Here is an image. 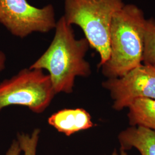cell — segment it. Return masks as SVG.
<instances>
[{"label": "cell", "instance_id": "cell-4", "mask_svg": "<svg viewBox=\"0 0 155 155\" xmlns=\"http://www.w3.org/2000/svg\"><path fill=\"white\" fill-rule=\"evenodd\" d=\"M55 94L48 74L41 69L25 68L0 83V111L9 106L21 105L40 113L50 105Z\"/></svg>", "mask_w": 155, "mask_h": 155}, {"label": "cell", "instance_id": "cell-10", "mask_svg": "<svg viewBox=\"0 0 155 155\" xmlns=\"http://www.w3.org/2000/svg\"><path fill=\"white\" fill-rule=\"evenodd\" d=\"M40 132L36 129L31 135L18 134L17 140L13 141L6 155H36Z\"/></svg>", "mask_w": 155, "mask_h": 155}, {"label": "cell", "instance_id": "cell-6", "mask_svg": "<svg viewBox=\"0 0 155 155\" xmlns=\"http://www.w3.org/2000/svg\"><path fill=\"white\" fill-rule=\"evenodd\" d=\"M102 84L110 91L116 110L129 107L139 98L155 99V66L142 64L121 77L109 78Z\"/></svg>", "mask_w": 155, "mask_h": 155}, {"label": "cell", "instance_id": "cell-1", "mask_svg": "<svg viewBox=\"0 0 155 155\" xmlns=\"http://www.w3.org/2000/svg\"><path fill=\"white\" fill-rule=\"evenodd\" d=\"M55 33L45 53L30 68L49 72L55 93H71L77 77H88L91 67L84 59L89 50L86 39H77L72 25L62 16L56 22Z\"/></svg>", "mask_w": 155, "mask_h": 155}, {"label": "cell", "instance_id": "cell-8", "mask_svg": "<svg viewBox=\"0 0 155 155\" xmlns=\"http://www.w3.org/2000/svg\"><path fill=\"white\" fill-rule=\"evenodd\" d=\"M121 150L134 148L141 155H155V132L146 127H129L118 136Z\"/></svg>", "mask_w": 155, "mask_h": 155}, {"label": "cell", "instance_id": "cell-5", "mask_svg": "<svg viewBox=\"0 0 155 155\" xmlns=\"http://www.w3.org/2000/svg\"><path fill=\"white\" fill-rule=\"evenodd\" d=\"M54 7L41 8L27 0H0V23L14 36L24 38L33 32L47 33L56 25Z\"/></svg>", "mask_w": 155, "mask_h": 155}, {"label": "cell", "instance_id": "cell-13", "mask_svg": "<svg viewBox=\"0 0 155 155\" xmlns=\"http://www.w3.org/2000/svg\"><path fill=\"white\" fill-rule=\"evenodd\" d=\"M112 155H118L117 152H116V150H115L113 153ZM120 155H129V154H127V153L126 152V151L125 150H120Z\"/></svg>", "mask_w": 155, "mask_h": 155}, {"label": "cell", "instance_id": "cell-11", "mask_svg": "<svg viewBox=\"0 0 155 155\" xmlns=\"http://www.w3.org/2000/svg\"><path fill=\"white\" fill-rule=\"evenodd\" d=\"M143 61L145 64L155 66V20L153 18L147 20Z\"/></svg>", "mask_w": 155, "mask_h": 155}, {"label": "cell", "instance_id": "cell-9", "mask_svg": "<svg viewBox=\"0 0 155 155\" xmlns=\"http://www.w3.org/2000/svg\"><path fill=\"white\" fill-rule=\"evenodd\" d=\"M130 124L155 130V99L139 98L128 107Z\"/></svg>", "mask_w": 155, "mask_h": 155}, {"label": "cell", "instance_id": "cell-7", "mask_svg": "<svg viewBox=\"0 0 155 155\" xmlns=\"http://www.w3.org/2000/svg\"><path fill=\"white\" fill-rule=\"evenodd\" d=\"M48 122L58 131L67 136L94 125L89 113L81 108L58 111L49 117Z\"/></svg>", "mask_w": 155, "mask_h": 155}, {"label": "cell", "instance_id": "cell-2", "mask_svg": "<svg viewBox=\"0 0 155 155\" xmlns=\"http://www.w3.org/2000/svg\"><path fill=\"white\" fill-rule=\"evenodd\" d=\"M147 20L143 11L132 4H125L114 15L110 56L100 67L105 77H121L142 64Z\"/></svg>", "mask_w": 155, "mask_h": 155}, {"label": "cell", "instance_id": "cell-12", "mask_svg": "<svg viewBox=\"0 0 155 155\" xmlns=\"http://www.w3.org/2000/svg\"><path fill=\"white\" fill-rule=\"evenodd\" d=\"M6 56L3 52L0 51V72L4 70L5 67Z\"/></svg>", "mask_w": 155, "mask_h": 155}, {"label": "cell", "instance_id": "cell-3", "mask_svg": "<svg viewBox=\"0 0 155 155\" xmlns=\"http://www.w3.org/2000/svg\"><path fill=\"white\" fill-rule=\"evenodd\" d=\"M125 4L122 0H64L66 22L82 29L89 45L99 54L100 67L110 56V33L114 15Z\"/></svg>", "mask_w": 155, "mask_h": 155}]
</instances>
